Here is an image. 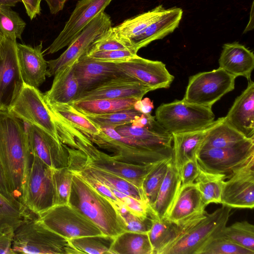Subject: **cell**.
<instances>
[{
    "label": "cell",
    "mask_w": 254,
    "mask_h": 254,
    "mask_svg": "<svg viewBox=\"0 0 254 254\" xmlns=\"http://www.w3.org/2000/svg\"><path fill=\"white\" fill-rule=\"evenodd\" d=\"M21 121L0 109V167L13 195L20 202L31 159L26 128Z\"/></svg>",
    "instance_id": "obj_1"
},
{
    "label": "cell",
    "mask_w": 254,
    "mask_h": 254,
    "mask_svg": "<svg viewBox=\"0 0 254 254\" xmlns=\"http://www.w3.org/2000/svg\"><path fill=\"white\" fill-rule=\"evenodd\" d=\"M72 173L68 204L93 222L103 235L115 237L125 231L123 220L111 201L78 172Z\"/></svg>",
    "instance_id": "obj_2"
},
{
    "label": "cell",
    "mask_w": 254,
    "mask_h": 254,
    "mask_svg": "<svg viewBox=\"0 0 254 254\" xmlns=\"http://www.w3.org/2000/svg\"><path fill=\"white\" fill-rule=\"evenodd\" d=\"M14 254H78L68 240L46 227L37 217L21 224L14 231Z\"/></svg>",
    "instance_id": "obj_3"
},
{
    "label": "cell",
    "mask_w": 254,
    "mask_h": 254,
    "mask_svg": "<svg viewBox=\"0 0 254 254\" xmlns=\"http://www.w3.org/2000/svg\"><path fill=\"white\" fill-rule=\"evenodd\" d=\"M154 117L172 134L203 129L215 121L211 108L190 103L184 99L161 104L156 110Z\"/></svg>",
    "instance_id": "obj_4"
},
{
    "label": "cell",
    "mask_w": 254,
    "mask_h": 254,
    "mask_svg": "<svg viewBox=\"0 0 254 254\" xmlns=\"http://www.w3.org/2000/svg\"><path fill=\"white\" fill-rule=\"evenodd\" d=\"M72 136L76 149L82 151L86 156L83 167L91 166L107 171L124 178L139 188H142L146 176L160 162L140 165L122 162L98 149L92 142L77 128L73 129Z\"/></svg>",
    "instance_id": "obj_5"
},
{
    "label": "cell",
    "mask_w": 254,
    "mask_h": 254,
    "mask_svg": "<svg viewBox=\"0 0 254 254\" xmlns=\"http://www.w3.org/2000/svg\"><path fill=\"white\" fill-rule=\"evenodd\" d=\"M231 209L222 205L212 213H206L202 219L180 235L161 254H196L210 239L226 226Z\"/></svg>",
    "instance_id": "obj_6"
},
{
    "label": "cell",
    "mask_w": 254,
    "mask_h": 254,
    "mask_svg": "<svg viewBox=\"0 0 254 254\" xmlns=\"http://www.w3.org/2000/svg\"><path fill=\"white\" fill-rule=\"evenodd\" d=\"M24 123L38 127L59 141L55 115L38 88L23 83L16 99L7 110Z\"/></svg>",
    "instance_id": "obj_7"
},
{
    "label": "cell",
    "mask_w": 254,
    "mask_h": 254,
    "mask_svg": "<svg viewBox=\"0 0 254 254\" xmlns=\"http://www.w3.org/2000/svg\"><path fill=\"white\" fill-rule=\"evenodd\" d=\"M52 168L36 156H31L24 182L21 203L37 216L54 205Z\"/></svg>",
    "instance_id": "obj_8"
},
{
    "label": "cell",
    "mask_w": 254,
    "mask_h": 254,
    "mask_svg": "<svg viewBox=\"0 0 254 254\" xmlns=\"http://www.w3.org/2000/svg\"><path fill=\"white\" fill-rule=\"evenodd\" d=\"M236 77L219 67L190 77L183 99L212 108L224 95L235 88Z\"/></svg>",
    "instance_id": "obj_9"
},
{
    "label": "cell",
    "mask_w": 254,
    "mask_h": 254,
    "mask_svg": "<svg viewBox=\"0 0 254 254\" xmlns=\"http://www.w3.org/2000/svg\"><path fill=\"white\" fill-rule=\"evenodd\" d=\"M37 217L48 228L67 240L103 234L93 222L69 204L54 205Z\"/></svg>",
    "instance_id": "obj_10"
},
{
    "label": "cell",
    "mask_w": 254,
    "mask_h": 254,
    "mask_svg": "<svg viewBox=\"0 0 254 254\" xmlns=\"http://www.w3.org/2000/svg\"><path fill=\"white\" fill-rule=\"evenodd\" d=\"M254 157V138L235 145L199 150L196 158L203 171L228 175Z\"/></svg>",
    "instance_id": "obj_11"
},
{
    "label": "cell",
    "mask_w": 254,
    "mask_h": 254,
    "mask_svg": "<svg viewBox=\"0 0 254 254\" xmlns=\"http://www.w3.org/2000/svg\"><path fill=\"white\" fill-rule=\"evenodd\" d=\"M111 25L110 16L104 11L99 13L58 58L47 61V76H54L59 71L73 64L86 54L94 42L112 27Z\"/></svg>",
    "instance_id": "obj_12"
},
{
    "label": "cell",
    "mask_w": 254,
    "mask_h": 254,
    "mask_svg": "<svg viewBox=\"0 0 254 254\" xmlns=\"http://www.w3.org/2000/svg\"><path fill=\"white\" fill-rule=\"evenodd\" d=\"M87 137L100 148L112 152L114 158L126 163L145 165L173 157L172 148L152 149L130 145L111 138L101 131Z\"/></svg>",
    "instance_id": "obj_13"
},
{
    "label": "cell",
    "mask_w": 254,
    "mask_h": 254,
    "mask_svg": "<svg viewBox=\"0 0 254 254\" xmlns=\"http://www.w3.org/2000/svg\"><path fill=\"white\" fill-rule=\"evenodd\" d=\"M221 203L231 208L254 207V157L226 176Z\"/></svg>",
    "instance_id": "obj_14"
},
{
    "label": "cell",
    "mask_w": 254,
    "mask_h": 254,
    "mask_svg": "<svg viewBox=\"0 0 254 254\" xmlns=\"http://www.w3.org/2000/svg\"><path fill=\"white\" fill-rule=\"evenodd\" d=\"M16 40L5 38L0 52V109L8 110L23 85L18 64Z\"/></svg>",
    "instance_id": "obj_15"
},
{
    "label": "cell",
    "mask_w": 254,
    "mask_h": 254,
    "mask_svg": "<svg viewBox=\"0 0 254 254\" xmlns=\"http://www.w3.org/2000/svg\"><path fill=\"white\" fill-rule=\"evenodd\" d=\"M112 0H80L63 29L47 49L55 53L67 46L99 13L104 11Z\"/></svg>",
    "instance_id": "obj_16"
},
{
    "label": "cell",
    "mask_w": 254,
    "mask_h": 254,
    "mask_svg": "<svg viewBox=\"0 0 254 254\" xmlns=\"http://www.w3.org/2000/svg\"><path fill=\"white\" fill-rule=\"evenodd\" d=\"M115 64L122 75L136 80L152 91L169 88L174 79L163 63L137 55L127 61Z\"/></svg>",
    "instance_id": "obj_17"
},
{
    "label": "cell",
    "mask_w": 254,
    "mask_h": 254,
    "mask_svg": "<svg viewBox=\"0 0 254 254\" xmlns=\"http://www.w3.org/2000/svg\"><path fill=\"white\" fill-rule=\"evenodd\" d=\"M27 125L26 132L31 155L37 157L52 169L68 167L69 159L66 145L41 128Z\"/></svg>",
    "instance_id": "obj_18"
},
{
    "label": "cell",
    "mask_w": 254,
    "mask_h": 254,
    "mask_svg": "<svg viewBox=\"0 0 254 254\" xmlns=\"http://www.w3.org/2000/svg\"><path fill=\"white\" fill-rule=\"evenodd\" d=\"M206 206L194 183L181 186L165 218L179 226H190L205 215Z\"/></svg>",
    "instance_id": "obj_19"
},
{
    "label": "cell",
    "mask_w": 254,
    "mask_h": 254,
    "mask_svg": "<svg viewBox=\"0 0 254 254\" xmlns=\"http://www.w3.org/2000/svg\"><path fill=\"white\" fill-rule=\"evenodd\" d=\"M74 69L79 84V97L108 80L123 75L115 63L96 61L86 54L74 63Z\"/></svg>",
    "instance_id": "obj_20"
},
{
    "label": "cell",
    "mask_w": 254,
    "mask_h": 254,
    "mask_svg": "<svg viewBox=\"0 0 254 254\" xmlns=\"http://www.w3.org/2000/svg\"><path fill=\"white\" fill-rule=\"evenodd\" d=\"M151 91H152L151 88L136 80L122 75L83 93L75 102L99 99L128 98L141 100L147 93Z\"/></svg>",
    "instance_id": "obj_21"
},
{
    "label": "cell",
    "mask_w": 254,
    "mask_h": 254,
    "mask_svg": "<svg viewBox=\"0 0 254 254\" xmlns=\"http://www.w3.org/2000/svg\"><path fill=\"white\" fill-rule=\"evenodd\" d=\"M42 42L32 47L17 43L18 64L23 83L38 88L46 80L48 64L43 55Z\"/></svg>",
    "instance_id": "obj_22"
},
{
    "label": "cell",
    "mask_w": 254,
    "mask_h": 254,
    "mask_svg": "<svg viewBox=\"0 0 254 254\" xmlns=\"http://www.w3.org/2000/svg\"><path fill=\"white\" fill-rule=\"evenodd\" d=\"M224 119L246 137L254 138V83L251 79L235 99Z\"/></svg>",
    "instance_id": "obj_23"
},
{
    "label": "cell",
    "mask_w": 254,
    "mask_h": 254,
    "mask_svg": "<svg viewBox=\"0 0 254 254\" xmlns=\"http://www.w3.org/2000/svg\"><path fill=\"white\" fill-rule=\"evenodd\" d=\"M179 7L162 8L155 19L142 32L128 40L137 52L153 41L161 39L172 33L179 26L183 16Z\"/></svg>",
    "instance_id": "obj_24"
},
{
    "label": "cell",
    "mask_w": 254,
    "mask_h": 254,
    "mask_svg": "<svg viewBox=\"0 0 254 254\" xmlns=\"http://www.w3.org/2000/svg\"><path fill=\"white\" fill-rule=\"evenodd\" d=\"M115 129L120 135L134 140L144 147L153 149L172 148V134L158 123L154 116L144 127L130 124Z\"/></svg>",
    "instance_id": "obj_25"
},
{
    "label": "cell",
    "mask_w": 254,
    "mask_h": 254,
    "mask_svg": "<svg viewBox=\"0 0 254 254\" xmlns=\"http://www.w3.org/2000/svg\"><path fill=\"white\" fill-rule=\"evenodd\" d=\"M220 68L237 77L244 76L248 80L254 68L253 52L238 43L223 45L218 60Z\"/></svg>",
    "instance_id": "obj_26"
},
{
    "label": "cell",
    "mask_w": 254,
    "mask_h": 254,
    "mask_svg": "<svg viewBox=\"0 0 254 254\" xmlns=\"http://www.w3.org/2000/svg\"><path fill=\"white\" fill-rule=\"evenodd\" d=\"M74 64L59 71L54 75L51 88L44 94L48 104H70L78 98L79 88Z\"/></svg>",
    "instance_id": "obj_27"
},
{
    "label": "cell",
    "mask_w": 254,
    "mask_h": 254,
    "mask_svg": "<svg viewBox=\"0 0 254 254\" xmlns=\"http://www.w3.org/2000/svg\"><path fill=\"white\" fill-rule=\"evenodd\" d=\"M215 122L203 129L172 134L173 163L179 172L184 164L196 158L208 131Z\"/></svg>",
    "instance_id": "obj_28"
},
{
    "label": "cell",
    "mask_w": 254,
    "mask_h": 254,
    "mask_svg": "<svg viewBox=\"0 0 254 254\" xmlns=\"http://www.w3.org/2000/svg\"><path fill=\"white\" fill-rule=\"evenodd\" d=\"M181 185L180 173L173 163H170L167 172L154 203L149 206V216L159 220L165 218L176 196Z\"/></svg>",
    "instance_id": "obj_29"
},
{
    "label": "cell",
    "mask_w": 254,
    "mask_h": 254,
    "mask_svg": "<svg viewBox=\"0 0 254 254\" xmlns=\"http://www.w3.org/2000/svg\"><path fill=\"white\" fill-rule=\"evenodd\" d=\"M248 139L230 126L222 117L208 131L199 150L235 145ZM198 150V151H199Z\"/></svg>",
    "instance_id": "obj_30"
},
{
    "label": "cell",
    "mask_w": 254,
    "mask_h": 254,
    "mask_svg": "<svg viewBox=\"0 0 254 254\" xmlns=\"http://www.w3.org/2000/svg\"><path fill=\"white\" fill-rule=\"evenodd\" d=\"M151 226L147 234L153 254H161L163 250L191 226H179L166 218L159 220L155 217H151Z\"/></svg>",
    "instance_id": "obj_31"
},
{
    "label": "cell",
    "mask_w": 254,
    "mask_h": 254,
    "mask_svg": "<svg viewBox=\"0 0 254 254\" xmlns=\"http://www.w3.org/2000/svg\"><path fill=\"white\" fill-rule=\"evenodd\" d=\"M110 254H153L147 233L124 231L114 238Z\"/></svg>",
    "instance_id": "obj_32"
},
{
    "label": "cell",
    "mask_w": 254,
    "mask_h": 254,
    "mask_svg": "<svg viewBox=\"0 0 254 254\" xmlns=\"http://www.w3.org/2000/svg\"><path fill=\"white\" fill-rule=\"evenodd\" d=\"M79 172L89 175L109 188L138 200L147 202L142 188L117 175L91 166L84 167Z\"/></svg>",
    "instance_id": "obj_33"
},
{
    "label": "cell",
    "mask_w": 254,
    "mask_h": 254,
    "mask_svg": "<svg viewBox=\"0 0 254 254\" xmlns=\"http://www.w3.org/2000/svg\"><path fill=\"white\" fill-rule=\"evenodd\" d=\"M137 100L134 98L99 99L74 102L70 105L84 115H102L134 108Z\"/></svg>",
    "instance_id": "obj_34"
},
{
    "label": "cell",
    "mask_w": 254,
    "mask_h": 254,
    "mask_svg": "<svg viewBox=\"0 0 254 254\" xmlns=\"http://www.w3.org/2000/svg\"><path fill=\"white\" fill-rule=\"evenodd\" d=\"M22 203H17L0 193V232L14 231L25 222L33 218Z\"/></svg>",
    "instance_id": "obj_35"
},
{
    "label": "cell",
    "mask_w": 254,
    "mask_h": 254,
    "mask_svg": "<svg viewBox=\"0 0 254 254\" xmlns=\"http://www.w3.org/2000/svg\"><path fill=\"white\" fill-rule=\"evenodd\" d=\"M49 105V104H48ZM53 112L86 136L98 134L101 127L70 104L49 105Z\"/></svg>",
    "instance_id": "obj_36"
},
{
    "label": "cell",
    "mask_w": 254,
    "mask_h": 254,
    "mask_svg": "<svg viewBox=\"0 0 254 254\" xmlns=\"http://www.w3.org/2000/svg\"><path fill=\"white\" fill-rule=\"evenodd\" d=\"M226 175L211 173L200 169L194 183L200 191L204 203H221V195Z\"/></svg>",
    "instance_id": "obj_37"
},
{
    "label": "cell",
    "mask_w": 254,
    "mask_h": 254,
    "mask_svg": "<svg viewBox=\"0 0 254 254\" xmlns=\"http://www.w3.org/2000/svg\"><path fill=\"white\" fill-rule=\"evenodd\" d=\"M163 7L162 4L147 12L124 21L113 27L121 38L129 40L142 32L158 16Z\"/></svg>",
    "instance_id": "obj_38"
},
{
    "label": "cell",
    "mask_w": 254,
    "mask_h": 254,
    "mask_svg": "<svg viewBox=\"0 0 254 254\" xmlns=\"http://www.w3.org/2000/svg\"><path fill=\"white\" fill-rule=\"evenodd\" d=\"M115 237L103 234L82 237L68 240L70 245L79 254H110Z\"/></svg>",
    "instance_id": "obj_39"
},
{
    "label": "cell",
    "mask_w": 254,
    "mask_h": 254,
    "mask_svg": "<svg viewBox=\"0 0 254 254\" xmlns=\"http://www.w3.org/2000/svg\"><path fill=\"white\" fill-rule=\"evenodd\" d=\"M219 234L254 252V226L248 221L236 222L230 226H226Z\"/></svg>",
    "instance_id": "obj_40"
},
{
    "label": "cell",
    "mask_w": 254,
    "mask_h": 254,
    "mask_svg": "<svg viewBox=\"0 0 254 254\" xmlns=\"http://www.w3.org/2000/svg\"><path fill=\"white\" fill-rule=\"evenodd\" d=\"M142 114L132 108L110 114L85 115L101 128H115L120 126L131 124Z\"/></svg>",
    "instance_id": "obj_41"
},
{
    "label": "cell",
    "mask_w": 254,
    "mask_h": 254,
    "mask_svg": "<svg viewBox=\"0 0 254 254\" xmlns=\"http://www.w3.org/2000/svg\"><path fill=\"white\" fill-rule=\"evenodd\" d=\"M25 22L10 7L0 6V32L5 38L21 39Z\"/></svg>",
    "instance_id": "obj_42"
},
{
    "label": "cell",
    "mask_w": 254,
    "mask_h": 254,
    "mask_svg": "<svg viewBox=\"0 0 254 254\" xmlns=\"http://www.w3.org/2000/svg\"><path fill=\"white\" fill-rule=\"evenodd\" d=\"M72 176V172L67 167L52 169L54 205L68 204Z\"/></svg>",
    "instance_id": "obj_43"
},
{
    "label": "cell",
    "mask_w": 254,
    "mask_h": 254,
    "mask_svg": "<svg viewBox=\"0 0 254 254\" xmlns=\"http://www.w3.org/2000/svg\"><path fill=\"white\" fill-rule=\"evenodd\" d=\"M173 157L160 162L148 174L142 185V189L149 206L155 201L159 189L167 172Z\"/></svg>",
    "instance_id": "obj_44"
},
{
    "label": "cell",
    "mask_w": 254,
    "mask_h": 254,
    "mask_svg": "<svg viewBox=\"0 0 254 254\" xmlns=\"http://www.w3.org/2000/svg\"><path fill=\"white\" fill-rule=\"evenodd\" d=\"M196 254H254L218 234L210 239Z\"/></svg>",
    "instance_id": "obj_45"
},
{
    "label": "cell",
    "mask_w": 254,
    "mask_h": 254,
    "mask_svg": "<svg viewBox=\"0 0 254 254\" xmlns=\"http://www.w3.org/2000/svg\"><path fill=\"white\" fill-rule=\"evenodd\" d=\"M119 50H135L128 40L118 36L111 27L94 42L88 52Z\"/></svg>",
    "instance_id": "obj_46"
},
{
    "label": "cell",
    "mask_w": 254,
    "mask_h": 254,
    "mask_svg": "<svg viewBox=\"0 0 254 254\" xmlns=\"http://www.w3.org/2000/svg\"><path fill=\"white\" fill-rule=\"evenodd\" d=\"M116 209L123 220L125 231L148 233L152 223L150 217L143 219L129 212L125 206Z\"/></svg>",
    "instance_id": "obj_47"
},
{
    "label": "cell",
    "mask_w": 254,
    "mask_h": 254,
    "mask_svg": "<svg viewBox=\"0 0 254 254\" xmlns=\"http://www.w3.org/2000/svg\"><path fill=\"white\" fill-rule=\"evenodd\" d=\"M109 188L129 212L143 219L150 217L149 205L147 202L138 200L114 189Z\"/></svg>",
    "instance_id": "obj_48"
},
{
    "label": "cell",
    "mask_w": 254,
    "mask_h": 254,
    "mask_svg": "<svg viewBox=\"0 0 254 254\" xmlns=\"http://www.w3.org/2000/svg\"><path fill=\"white\" fill-rule=\"evenodd\" d=\"M137 53L133 50H119L87 52L86 55L96 61L117 63L130 59L136 56Z\"/></svg>",
    "instance_id": "obj_49"
},
{
    "label": "cell",
    "mask_w": 254,
    "mask_h": 254,
    "mask_svg": "<svg viewBox=\"0 0 254 254\" xmlns=\"http://www.w3.org/2000/svg\"><path fill=\"white\" fill-rule=\"evenodd\" d=\"M78 172L83 179L97 191L111 201L116 208L125 206L123 203L114 195L110 188L105 185L82 172Z\"/></svg>",
    "instance_id": "obj_50"
},
{
    "label": "cell",
    "mask_w": 254,
    "mask_h": 254,
    "mask_svg": "<svg viewBox=\"0 0 254 254\" xmlns=\"http://www.w3.org/2000/svg\"><path fill=\"white\" fill-rule=\"evenodd\" d=\"M200 171L196 158L186 162L180 171L181 185L184 186L193 184Z\"/></svg>",
    "instance_id": "obj_51"
},
{
    "label": "cell",
    "mask_w": 254,
    "mask_h": 254,
    "mask_svg": "<svg viewBox=\"0 0 254 254\" xmlns=\"http://www.w3.org/2000/svg\"><path fill=\"white\" fill-rule=\"evenodd\" d=\"M14 231L0 232V254H14L12 243Z\"/></svg>",
    "instance_id": "obj_52"
},
{
    "label": "cell",
    "mask_w": 254,
    "mask_h": 254,
    "mask_svg": "<svg viewBox=\"0 0 254 254\" xmlns=\"http://www.w3.org/2000/svg\"><path fill=\"white\" fill-rule=\"evenodd\" d=\"M21 1L31 20L35 18L40 13L42 0H21Z\"/></svg>",
    "instance_id": "obj_53"
},
{
    "label": "cell",
    "mask_w": 254,
    "mask_h": 254,
    "mask_svg": "<svg viewBox=\"0 0 254 254\" xmlns=\"http://www.w3.org/2000/svg\"><path fill=\"white\" fill-rule=\"evenodd\" d=\"M0 193L7 199L17 203H22L17 200L13 195L0 167Z\"/></svg>",
    "instance_id": "obj_54"
},
{
    "label": "cell",
    "mask_w": 254,
    "mask_h": 254,
    "mask_svg": "<svg viewBox=\"0 0 254 254\" xmlns=\"http://www.w3.org/2000/svg\"><path fill=\"white\" fill-rule=\"evenodd\" d=\"M134 108L144 114H150L154 108L153 102L148 98L137 100L134 105Z\"/></svg>",
    "instance_id": "obj_55"
},
{
    "label": "cell",
    "mask_w": 254,
    "mask_h": 254,
    "mask_svg": "<svg viewBox=\"0 0 254 254\" xmlns=\"http://www.w3.org/2000/svg\"><path fill=\"white\" fill-rule=\"evenodd\" d=\"M49 8L50 12L56 14L63 10L64 4L67 0H44Z\"/></svg>",
    "instance_id": "obj_56"
},
{
    "label": "cell",
    "mask_w": 254,
    "mask_h": 254,
    "mask_svg": "<svg viewBox=\"0 0 254 254\" xmlns=\"http://www.w3.org/2000/svg\"><path fill=\"white\" fill-rule=\"evenodd\" d=\"M21 0H0V6L11 7L15 6Z\"/></svg>",
    "instance_id": "obj_57"
},
{
    "label": "cell",
    "mask_w": 254,
    "mask_h": 254,
    "mask_svg": "<svg viewBox=\"0 0 254 254\" xmlns=\"http://www.w3.org/2000/svg\"><path fill=\"white\" fill-rule=\"evenodd\" d=\"M4 38L3 37L2 35L0 32V51H1L2 47L3 42L4 41Z\"/></svg>",
    "instance_id": "obj_58"
},
{
    "label": "cell",
    "mask_w": 254,
    "mask_h": 254,
    "mask_svg": "<svg viewBox=\"0 0 254 254\" xmlns=\"http://www.w3.org/2000/svg\"><path fill=\"white\" fill-rule=\"evenodd\" d=\"M64 121H65V120H64ZM65 126H66V121H65ZM66 129H67V128H66ZM71 139H72V138H71ZM72 141H73V140H72ZM73 142H74V141H73Z\"/></svg>",
    "instance_id": "obj_59"
}]
</instances>
